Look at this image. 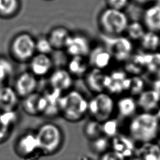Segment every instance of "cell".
Listing matches in <instances>:
<instances>
[{
    "mask_svg": "<svg viewBox=\"0 0 160 160\" xmlns=\"http://www.w3.org/2000/svg\"><path fill=\"white\" fill-rule=\"evenodd\" d=\"M160 123L158 115L142 112L132 118L129 124V137L141 144L154 142L159 134Z\"/></svg>",
    "mask_w": 160,
    "mask_h": 160,
    "instance_id": "6da1fadb",
    "label": "cell"
},
{
    "mask_svg": "<svg viewBox=\"0 0 160 160\" xmlns=\"http://www.w3.org/2000/svg\"><path fill=\"white\" fill-rule=\"evenodd\" d=\"M88 112V101L79 91L69 90L60 100V115L67 121L76 122Z\"/></svg>",
    "mask_w": 160,
    "mask_h": 160,
    "instance_id": "7a4b0ae2",
    "label": "cell"
},
{
    "mask_svg": "<svg viewBox=\"0 0 160 160\" xmlns=\"http://www.w3.org/2000/svg\"><path fill=\"white\" fill-rule=\"evenodd\" d=\"M40 152L51 155L57 152L63 142V134L61 128L52 122L41 125L35 132Z\"/></svg>",
    "mask_w": 160,
    "mask_h": 160,
    "instance_id": "3957f363",
    "label": "cell"
},
{
    "mask_svg": "<svg viewBox=\"0 0 160 160\" xmlns=\"http://www.w3.org/2000/svg\"><path fill=\"white\" fill-rule=\"evenodd\" d=\"M98 21L102 34L108 36H121L126 32L129 23L128 18L123 11L109 8L102 11Z\"/></svg>",
    "mask_w": 160,
    "mask_h": 160,
    "instance_id": "277c9868",
    "label": "cell"
},
{
    "mask_svg": "<svg viewBox=\"0 0 160 160\" xmlns=\"http://www.w3.org/2000/svg\"><path fill=\"white\" fill-rule=\"evenodd\" d=\"M115 107L112 97L106 92L98 93L88 101V112L100 122L111 118Z\"/></svg>",
    "mask_w": 160,
    "mask_h": 160,
    "instance_id": "5b68a950",
    "label": "cell"
},
{
    "mask_svg": "<svg viewBox=\"0 0 160 160\" xmlns=\"http://www.w3.org/2000/svg\"><path fill=\"white\" fill-rule=\"evenodd\" d=\"M10 52L17 61L22 62L30 61L35 54L36 40L29 33H20L12 39Z\"/></svg>",
    "mask_w": 160,
    "mask_h": 160,
    "instance_id": "8992f818",
    "label": "cell"
},
{
    "mask_svg": "<svg viewBox=\"0 0 160 160\" xmlns=\"http://www.w3.org/2000/svg\"><path fill=\"white\" fill-rule=\"evenodd\" d=\"M104 46L109 51L112 59L118 61H127L132 55L133 44L128 37L121 36H108L102 34Z\"/></svg>",
    "mask_w": 160,
    "mask_h": 160,
    "instance_id": "52a82bcc",
    "label": "cell"
},
{
    "mask_svg": "<svg viewBox=\"0 0 160 160\" xmlns=\"http://www.w3.org/2000/svg\"><path fill=\"white\" fill-rule=\"evenodd\" d=\"M64 49L71 57L86 58L91 48L89 40L86 36L81 34H71Z\"/></svg>",
    "mask_w": 160,
    "mask_h": 160,
    "instance_id": "ba28073f",
    "label": "cell"
},
{
    "mask_svg": "<svg viewBox=\"0 0 160 160\" xmlns=\"http://www.w3.org/2000/svg\"><path fill=\"white\" fill-rule=\"evenodd\" d=\"M15 152L18 156L31 158L37 152H40L35 132H27L22 134L15 144Z\"/></svg>",
    "mask_w": 160,
    "mask_h": 160,
    "instance_id": "9c48e42d",
    "label": "cell"
},
{
    "mask_svg": "<svg viewBox=\"0 0 160 160\" xmlns=\"http://www.w3.org/2000/svg\"><path fill=\"white\" fill-rule=\"evenodd\" d=\"M37 86L36 76L30 71H25L18 76L14 89L18 97L24 98L36 92Z\"/></svg>",
    "mask_w": 160,
    "mask_h": 160,
    "instance_id": "30bf717a",
    "label": "cell"
},
{
    "mask_svg": "<svg viewBox=\"0 0 160 160\" xmlns=\"http://www.w3.org/2000/svg\"><path fill=\"white\" fill-rule=\"evenodd\" d=\"M46 106V101L44 94L36 92L24 98L22 102V110L31 116L43 115Z\"/></svg>",
    "mask_w": 160,
    "mask_h": 160,
    "instance_id": "8fae6325",
    "label": "cell"
},
{
    "mask_svg": "<svg viewBox=\"0 0 160 160\" xmlns=\"http://www.w3.org/2000/svg\"><path fill=\"white\" fill-rule=\"evenodd\" d=\"M111 150L121 155L125 159L132 158L136 147L134 141L129 137L122 134H118L110 141Z\"/></svg>",
    "mask_w": 160,
    "mask_h": 160,
    "instance_id": "7c38bea8",
    "label": "cell"
},
{
    "mask_svg": "<svg viewBox=\"0 0 160 160\" xmlns=\"http://www.w3.org/2000/svg\"><path fill=\"white\" fill-rule=\"evenodd\" d=\"M73 82L72 76L67 69H57L49 77V84L52 89L62 94L69 91Z\"/></svg>",
    "mask_w": 160,
    "mask_h": 160,
    "instance_id": "4fadbf2b",
    "label": "cell"
},
{
    "mask_svg": "<svg viewBox=\"0 0 160 160\" xmlns=\"http://www.w3.org/2000/svg\"><path fill=\"white\" fill-rule=\"evenodd\" d=\"M112 58L104 46H98L91 49L88 56L89 65L94 69L104 70L109 66Z\"/></svg>",
    "mask_w": 160,
    "mask_h": 160,
    "instance_id": "5bb4252c",
    "label": "cell"
},
{
    "mask_svg": "<svg viewBox=\"0 0 160 160\" xmlns=\"http://www.w3.org/2000/svg\"><path fill=\"white\" fill-rule=\"evenodd\" d=\"M86 75V84L91 91L98 94L107 90L109 76L102 70L92 68L91 71H88Z\"/></svg>",
    "mask_w": 160,
    "mask_h": 160,
    "instance_id": "9a60e30c",
    "label": "cell"
},
{
    "mask_svg": "<svg viewBox=\"0 0 160 160\" xmlns=\"http://www.w3.org/2000/svg\"><path fill=\"white\" fill-rule=\"evenodd\" d=\"M142 24L149 31L160 32V3H154L146 9L142 16Z\"/></svg>",
    "mask_w": 160,
    "mask_h": 160,
    "instance_id": "2e32d148",
    "label": "cell"
},
{
    "mask_svg": "<svg viewBox=\"0 0 160 160\" xmlns=\"http://www.w3.org/2000/svg\"><path fill=\"white\" fill-rule=\"evenodd\" d=\"M109 82L107 90L112 94H119L129 91L130 78L122 71H113L108 74Z\"/></svg>",
    "mask_w": 160,
    "mask_h": 160,
    "instance_id": "e0dca14e",
    "label": "cell"
},
{
    "mask_svg": "<svg viewBox=\"0 0 160 160\" xmlns=\"http://www.w3.org/2000/svg\"><path fill=\"white\" fill-rule=\"evenodd\" d=\"M29 61L30 72L36 77L47 75L52 69V61L48 54L38 53Z\"/></svg>",
    "mask_w": 160,
    "mask_h": 160,
    "instance_id": "ac0fdd59",
    "label": "cell"
},
{
    "mask_svg": "<svg viewBox=\"0 0 160 160\" xmlns=\"http://www.w3.org/2000/svg\"><path fill=\"white\" fill-rule=\"evenodd\" d=\"M132 160H160V145L154 142L141 144L136 148Z\"/></svg>",
    "mask_w": 160,
    "mask_h": 160,
    "instance_id": "d6986e66",
    "label": "cell"
},
{
    "mask_svg": "<svg viewBox=\"0 0 160 160\" xmlns=\"http://www.w3.org/2000/svg\"><path fill=\"white\" fill-rule=\"evenodd\" d=\"M160 102V95L154 89L144 90L138 95L136 101L138 106L143 110V112H152L158 106Z\"/></svg>",
    "mask_w": 160,
    "mask_h": 160,
    "instance_id": "ffe728a7",
    "label": "cell"
},
{
    "mask_svg": "<svg viewBox=\"0 0 160 160\" xmlns=\"http://www.w3.org/2000/svg\"><path fill=\"white\" fill-rule=\"evenodd\" d=\"M19 102V97L14 88L7 86L0 88V111H16Z\"/></svg>",
    "mask_w": 160,
    "mask_h": 160,
    "instance_id": "44dd1931",
    "label": "cell"
},
{
    "mask_svg": "<svg viewBox=\"0 0 160 160\" xmlns=\"http://www.w3.org/2000/svg\"><path fill=\"white\" fill-rule=\"evenodd\" d=\"M70 34L68 29L66 28L58 26L51 29L47 38L53 49L60 50L64 49Z\"/></svg>",
    "mask_w": 160,
    "mask_h": 160,
    "instance_id": "7402d4cb",
    "label": "cell"
},
{
    "mask_svg": "<svg viewBox=\"0 0 160 160\" xmlns=\"http://www.w3.org/2000/svg\"><path fill=\"white\" fill-rule=\"evenodd\" d=\"M89 66L85 57H72L68 64L67 70L72 76L81 77L87 74Z\"/></svg>",
    "mask_w": 160,
    "mask_h": 160,
    "instance_id": "603a6c76",
    "label": "cell"
},
{
    "mask_svg": "<svg viewBox=\"0 0 160 160\" xmlns=\"http://www.w3.org/2000/svg\"><path fill=\"white\" fill-rule=\"evenodd\" d=\"M116 106L121 116L128 118L134 114L138 105L136 101L132 97L124 96L118 101Z\"/></svg>",
    "mask_w": 160,
    "mask_h": 160,
    "instance_id": "cb8c5ba5",
    "label": "cell"
},
{
    "mask_svg": "<svg viewBox=\"0 0 160 160\" xmlns=\"http://www.w3.org/2000/svg\"><path fill=\"white\" fill-rule=\"evenodd\" d=\"M141 46L146 52H157L160 47V36L158 33L146 31L140 39Z\"/></svg>",
    "mask_w": 160,
    "mask_h": 160,
    "instance_id": "d4e9b609",
    "label": "cell"
},
{
    "mask_svg": "<svg viewBox=\"0 0 160 160\" xmlns=\"http://www.w3.org/2000/svg\"><path fill=\"white\" fill-rule=\"evenodd\" d=\"M16 122L14 117L10 113L0 112V144L9 138Z\"/></svg>",
    "mask_w": 160,
    "mask_h": 160,
    "instance_id": "484cf974",
    "label": "cell"
},
{
    "mask_svg": "<svg viewBox=\"0 0 160 160\" xmlns=\"http://www.w3.org/2000/svg\"><path fill=\"white\" fill-rule=\"evenodd\" d=\"M19 0H0V17L9 18L19 10Z\"/></svg>",
    "mask_w": 160,
    "mask_h": 160,
    "instance_id": "4316f807",
    "label": "cell"
},
{
    "mask_svg": "<svg viewBox=\"0 0 160 160\" xmlns=\"http://www.w3.org/2000/svg\"><path fill=\"white\" fill-rule=\"evenodd\" d=\"M84 136L89 140H93L102 135L101 122L92 119L88 121L83 128Z\"/></svg>",
    "mask_w": 160,
    "mask_h": 160,
    "instance_id": "83f0119b",
    "label": "cell"
},
{
    "mask_svg": "<svg viewBox=\"0 0 160 160\" xmlns=\"http://www.w3.org/2000/svg\"><path fill=\"white\" fill-rule=\"evenodd\" d=\"M146 28L143 24L138 21L129 22L126 32L128 38L131 41H140L146 32Z\"/></svg>",
    "mask_w": 160,
    "mask_h": 160,
    "instance_id": "f1b7e54d",
    "label": "cell"
},
{
    "mask_svg": "<svg viewBox=\"0 0 160 160\" xmlns=\"http://www.w3.org/2000/svg\"><path fill=\"white\" fill-rule=\"evenodd\" d=\"M145 68L151 72L160 75V52H146Z\"/></svg>",
    "mask_w": 160,
    "mask_h": 160,
    "instance_id": "f546056e",
    "label": "cell"
},
{
    "mask_svg": "<svg viewBox=\"0 0 160 160\" xmlns=\"http://www.w3.org/2000/svg\"><path fill=\"white\" fill-rule=\"evenodd\" d=\"M110 141L108 138L101 135L99 137L90 141V148L94 153L102 154L108 151Z\"/></svg>",
    "mask_w": 160,
    "mask_h": 160,
    "instance_id": "4dcf8cb0",
    "label": "cell"
},
{
    "mask_svg": "<svg viewBox=\"0 0 160 160\" xmlns=\"http://www.w3.org/2000/svg\"><path fill=\"white\" fill-rule=\"evenodd\" d=\"M102 135L107 138H113L118 134L119 125L117 120L110 118L101 122Z\"/></svg>",
    "mask_w": 160,
    "mask_h": 160,
    "instance_id": "1f68e13d",
    "label": "cell"
},
{
    "mask_svg": "<svg viewBox=\"0 0 160 160\" xmlns=\"http://www.w3.org/2000/svg\"><path fill=\"white\" fill-rule=\"evenodd\" d=\"M53 49L47 37H40L36 41V51L39 54H49Z\"/></svg>",
    "mask_w": 160,
    "mask_h": 160,
    "instance_id": "d6a6232c",
    "label": "cell"
},
{
    "mask_svg": "<svg viewBox=\"0 0 160 160\" xmlns=\"http://www.w3.org/2000/svg\"><path fill=\"white\" fill-rule=\"evenodd\" d=\"M144 82L143 80L138 76H134L130 78V84L129 91L132 94H140L144 89Z\"/></svg>",
    "mask_w": 160,
    "mask_h": 160,
    "instance_id": "836d02e7",
    "label": "cell"
},
{
    "mask_svg": "<svg viewBox=\"0 0 160 160\" xmlns=\"http://www.w3.org/2000/svg\"><path fill=\"white\" fill-rule=\"evenodd\" d=\"M11 71V65L6 60L0 59V88L4 86V81L9 76Z\"/></svg>",
    "mask_w": 160,
    "mask_h": 160,
    "instance_id": "e575fe53",
    "label": "cell"
},
{
    "mask_svg": "<svg viewBox=\"0 0 160 160\" xmlns=\"http://www.w3.org/2000/svg\"><path fill=\"white\" fill-rule=\"evenodd\" d=\"M108 8L122 10L128 6L129 0H106Z\"/></svg>",
    "mask_w": 160,
    "mask_h": 160,
    "instance_id": "d590c367",
    "label": "cell"
},
{
    "mask_svg": "<svg viewBox=\"0 0 160 160\" xmlns=\"http://www.w3.org/2000/svg\"><path fill=\"white\" fill-rule=\"evenodd\" d=\"M124 157L112 150H108L102 154L98 160H126Z\"/></svg>",
    "mask_w": 160,
    "mask_h": 160,
    "instance_id": "8d00e7d4",
    "label": "cell"
},
{
    "mask_svg": "<svg viewBox=\"0 0 160 160\" xmlns=\"http://www.w3.org/2000/svg\"><path fill=\"white\" fill-rule=\"evenodd\" d=\"M79 160H98V159L94 155L86 154L82 156L80 158Z\"/></svg>",
    "mask_w": 160,
    "mask_h": 160,
    "instance_id": "74e56055",
    "label": "cell"
},
{
    "mask_svg": "<svg viewBox=\"0 0 160 160\" xmlns=\"http://www.w3.org/2000/svg\"><path fill=\"white\" fill-rule=\"evenodd\" d=\"M139 4H146L148 3L155 2V3H160V0H134Z\"/></svg>",
    "mask_w": 160,
    "mask_h": 160,
    "instance_id": "f35d334b",
    "label": "cell"
},
{
    "mask_svg": "<svg viewBox=\"0 0 160 160\" xmlns=\"http://www.w3.org/2000/svg\"><path fill=\"white\" fill-rule=\"evenodd\" d=\"M160 95V77L157 79L154 83V88Z\"/></svg>",
    "mask_w": 160,
    "mask_h": 160,
    "instance_id": "ab89813d",
    "label": "cell"
},
{
    "mask_svg": "<svg viewBox=\"0 0 160 160\" xmlns=\"http://www.w3.org/2000/svg\"><path fill=\"white\" fill-rule=\"evenodd\" d=\"M159 135H160V128H159Z\"/></svg>",
    "mask_w": 160,
    "mask_h": 160,
    "instance_id": "60d3db41",
    "label": "cell"
},
{
    "mask_svg": "<svg viewBox=\"0 0 160 160\" xmlns=\"http://www.w3.org/2000/svg\"><path fill=\"white\" fill-rule=\"evenodd\" d=\"M46 1H51V0H46Z\"/></svg>",
    "mask_w": 160,
    "mask_h": 160,
    "instance_id": "b9f144b4",
    "label": "cell"
},
{
    "mask_svg": "<svg viewBox=\"0 0 160 160\" xmlns=\"http://www.w3.org/2000/svg\"><path fill=\"white\" fill-rule=\"evenodd\" d=\"M159 48H160V47H159Z\"/></svg>",
    "mask_w": 160,
    "mask_h": 160,
    "instance_id": "7bdbcfd3",
    "label": "cell"
}]
</instances>
